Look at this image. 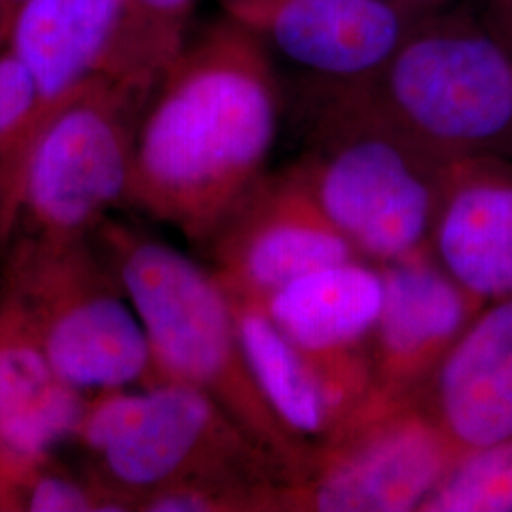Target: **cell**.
<instances>
[{"label": "cell", "instance_id": "6da1fadb", "mask_svg": "<svg viewBox=\"0 0 512 512\" xmlns=\"http://www.w3.org/2000/svg\"><path fill=\"white\" fill-rule=\"evenodd\" d=\"M283 93L274 57L226 14L188 38L141 114L126 205L202 249L264 177Z\"/></svg>", "mask_w": 512, "mask_h": 512}, {"label": "cell", "instance_id": "7a4b0ae2", "mask_svg": "<svg viewBox=\"0 0 512 512\" xmlns=\"http://www.w3.org/2000/svg\"><path fill=\"white\" fill-rule=\"evenodd\" d=\"M93 241L145 329L154 384L177 382L209 395L285 465L289 480L311 446L291 435L264 401L230 296L209 266L116 220H105Z\"/></svg>", "mask_w": 512, "mask_h": 512}, {"label": "cell", "instance_id": "3957f363", "mask_svg": "<svg viewBox=\"0 0 512 512\" xmlns=\"http://www.w3.org/2000/svg\"><path fill=\"white\" fill-rule=\"evenodd\" d=\"M308 145L293 162L332 226L376 266L431 251L448 164L351 86L310 84Z\"/></svg>", "mask_w": 512, "mask_h": 512}, {"label": "cell", "instance_id": "277c9868", "mask_svg": "<svg viewBox=\"0 0 512 512\" xmlns=\"http://www.w3.org/2000/svg\"><path fill=\"white\" fill-rule=\"evenodd\" d=\"M357 88L442 160H512V54L490 12L425 10L380 73Z\"/></svg>", "mask_w": 512, "mask_h": 512}, {"label": "cell", "instance_id": "5b68a950", "mask_svg": "<svg viewBox=\"0 0 512 512\" xmlns=\"http://www.w3.org/2000/svg\"><path fill=\"white\" fill-rule=\"evenodd\" d=\"M73 440L95 459L93 475L133 511L147 495L200 478L287 482L285 465L217 401L177 382L88 393Z\"/></svg>", "mask_w": 512, "mask_h": 512}, {"label": "cell", "instance_id": "8992f818", "mask_svg": "<svg viewBox=\"0 0 512 512\" xmlns=\"http://www.w3.org/2000/svg\"><path fill=\"white\" fill-rule=\"evenodd\" d=\"M0 279L74 389L154 384L145 329L93 238L19 236L8 245Z\"/></svg>", "mask_w": 512, "mask_h": 512}, {"label": "cell", "instance_id": "52a82bcc", "mask_svg": "<svg viewBox=\"0 0 512 512\" xmlns=\"http://www.w3.org/2000/svg\"><path fill=\"white\" fill-rule=\"evenodd\" d=\"M154 86L92 76L48 112L25 165L19 236L93 238L126 205L135 133Z\"/></svg>", "mask_w": 512, "mask_h": 512}, {"label": "cell", "instance_id": "ba28073f", "mask_svg": "<svg viewBox=\"0 0 512 512\" xmlns=\"http://www.w3.org/2000/svg\"><path fill=\"white\" fill-rule=\"evenodd\" d=\"M458 452L418 399L368 403L313 444L283 490V512H408Z\"/></svg>", "mask_w": 512, "mask_h": 512}, {"label": "cell", "instance_id": "9c48e42d", "mask_svg": "<svg viewBox=\"0 0 512 512\" xmlns=\"http://www.w3.org/2000/svg\"><path fill=\"white\" fill-rule=\"evenodd\" d=\"M202 251L228 296L256 304L300 275L361 258L321 211L294 164L260 177Z\"/></svg>", "mask_w": 512, "mask_h": 512}, {"label": "cell", "instance_id": "30bf717a", "mask_svg": "<svg viewBox=\"0 0 512 512\" xmlns=\"http://www.w3.org/2000/svg\"><path fill=\"white\" fill-rule=\"evenodd\" d=\"M224 14L317 86H361L425 10L401 0H222Z\"/></svg>", "mask_w": 512, "mask_h": 512}, {"label": "cell", "instance_id": "8fae6325", "mask_svg": "<svg viewBox=\"0 0 512 512\" xmlns=\"http://www.w3.org/2000/svg\"><path fill=\"white\" fill-rule=\"evenodd\" d=\"M382 304L384 275L365 258L300 275L258 304L325 376L344 423L374 395L368 342Z\"/></svg>", "mask_w": 512, "mask_h": 512}, {"label": "cell", "instance_id": "7c38bea8", "mask_svg": "<svg viewBox=\"0 0 512 512\" xmlns=\"http://www.w3.org/2000/svg\"><path fill=\"white\" fill-rule=\"evenodd\" d=\"M380 270L384 304L368 342L372 397L414 399L486 304L467 293L431 251Z\"/></svg>", "mask_w": 512, "mask_h": 512}, {"label": "cell", "instance_id": "4fadbf2b", "mask_svg": "<svg viewBox=\"0 0 512 512\" xmlns=\"http://www.w3.org/2000/svg\"><path fill=\"white\" fill-rule=\"evenodd\" d=\"M86 395L59 376L0 279V512L14 511L23 480L59 442L73 440Z\"/></svg>", "mask_w": 512, "mask_h": 512}, {"label": "cell", "instance_id": "5bb4252c", "mask_svg": "<svg viewBox=\"0 0 512 512\" xmlns=\"http://www.w3.org/2000/svg\"><path fill=\"white\" fill-rule=\"evenodd\" d=\"M431 253L459 285L490 304L512 296V160L448 164Z\"/></svg>", "mask_w": 512, "mask_h": 512}, {"label": "cell", "instance_id": "9a60e30c", "mask_svg": "<svg viewBox=\"0 0 512 512\" xmlns=\"http://www.w3.org/2000/svg\"><path fill=\"white\" fill-rule=\"evenodd\" d=\"M416 399L458 456L512 439V296L476 313Z\"/></svg>", "mask_w": 512, "mask_h": 512}, {"label": "cell", "instance_id": "2e32d148", "mask_svg": "<svg viewBox=\"0 0 512 512\" xmlns=\"http://www.w3.org/2000/svg\"><path fill=\"white\" fill-rule=\"evenodd\" d=\"M116 25V0H27L10 27V52L52 109L99 74Z\"/></svg>", "mask_w": 512, "mask_h": 512}, {"label": "cell", "instance_id": "e0dca14e", "mask_svg": "<svg viewBox=\"0 0 512 512\" xmlns=\"http://www.w3.org/2000/svg\"><path fill=\"white\" fill-rule=\"evenodd\" d=\"M230 302L247 365L277 420L304 444L327 439L344 412L325 376L258 304L232 296Z\"/></svg>", "mask_w": 512, "mask_h": 512}, {"label": "cell", "instance_id": "ac0fdd59", "mask_svg": "<svg viewBox=\"0 0 512 512\" xmlns=\"http://www.w3.org/2000/svg\"><path fill=\"white\" fill-rule=\"evenodd\" d=\"M196 0H116V25L99 74L156 86L188 42Z\"/></svg>", "mask_w": 512, "mask_h": 512}, {"label": "cell", "instance_id": "d6986e66", "mask_svg": "<svg viewBox=\"0 0 512 512\" xmlns=\"http://www.w3.org/2000/svg\"><path fill=\"white\" fill-rule=\"evenodd\" d=\"M50 109L35 82L10 50L0 54V247L16 236L19 196L29 152Z\"/></svg>", "mask_w": 512, "mask_h": 512}, {"label": "cell", "instance_id": "ffe728a7", "mask_svg": "<svg viewBox=\"0 0 512 512\" xmlns=\"http://www.w3.org/2000/svg\"><path fill=\"white\" fill-rule=\"evenodd\" d=\"M418 512H512V439L463 452Z\"/></svg>", "mask_w": 512, "mask_h": 512}, {"label": "cell", "instance_id": "44dd1931", "mask_svg": "<svg viewBox=\"0 0 512 512\" xmlns=\"http://www.w3.org/2000/svg\"><path fill=\"white\" fill-rule=\"evenodd\" d=\"M16 512H129L126 497L116 494L97 476L73 475L48 458L19 486Z\"/></svg>", "mask_w": 512, "mask_h": 512}, {"label": "cell", "instance_id": "7402d4cb", "mask_svg": "<svg viewBox=\"0 0 512 512\" xmlns=\"http://www.w3.org/2000/svg\"><path fill=\"white\" fill-rule=\"evenodd\" d=\"M27 0H0V40L8 38L14 16Z\"/></svg>", "mask_w": 512, "mask_h": 512}, {"label": "cell", "instance_id": "603a6c76", "mask_svg": "<svg viewBox=\"0 0 512 512\" xmlns=\"http://www.w3.org/2000/svg\"><path fill=\"white\" fill-rule=\"evenodd\" d=\"M486 4L499 25L512 29V0H486Z\"/></svg>", "mask_w": 512, "mask_h": 512}, {"label": "cell", "instance_id": "cb8c5ba5", "mask_svg": "<svg viewBox=\"0 0 512 512\" xmlns=\"http://www.w3.org/2000/svg\"><path fill=\"white\" fill-rule=\"evenodd\" d=\"M401 2L410 4L414 8H420V10H433V8H440V6H446V4H452L458 0H401Z\"/></svg>", "mask_w": 512, "mask_h": 512}, {"label": "cell", "instance_id": "d4e9b609", "mask_svg": "<svg viewBox=\"0 0 512 512\" xmlns=\"http://www.w3.org/2000/svg\"><path fill=\"white\" fill-rule=\"evenodd\" d=\"M492 16V14H490ZM499 25V23H497ZM501 29H503V33L507 35V40H509V46H511V54H512V29H509V27H503V25H499Z\"/></svg>", "mask_w": 512, "mask_h": 512}]
</instances>
